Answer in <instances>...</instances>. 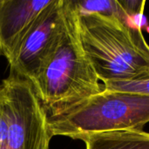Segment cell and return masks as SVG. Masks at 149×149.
Wrapping results in <instances>:
<instances>
[{
  "instance_id": "3957f363",
  "label": "cell",
  "mask_w": 149,
  "mask_h": 149,
  "mask_svg": "<svg viewBox=\"0 0 149 149\" xmlns=\"http://www.w3.org/2000/svg\"><path fill=\"white\" fill-rule=\"evenodd\" d=\"M48 117L53 136L80 140L90 134L142 130L149 122V95L107 90Z\"/></svg>"
},
{
  "instance_id": "30bf717a",
  "label": "cell",
  "mask_w": 149,
  "mask_h": 149,
  "mask_svg": "<svg viewBox=\"0 0 149 149\" xmlns=\"http://www.w3.org/2000/svg\"><path fill=\"white\" fill-rule=\"evenodd\" d=\"M120 3L127 16L131 17V15L138 13L140 9L143 8L145 1H120Z\"/></svg>"
},
{
  "instance_id": "9c48e42d",
  "label": "cell",
  "mask_w": 149,
  "mask_h": 149,
  "mask_svg": "<svg viewBox=\"0 0 149 149\" xmlns=\"http://www.w3.org/2000/svg\"><path fill=\"white\" fill-rule=\"evenodd\" d=\"M104 89L149 95V69L125 80L110 81L102 84Z\"/></svg>"
},
{
  "instance_id": "5b68a950",
  "label": "cell",
  "mask_w": 149,
  "mask_h": 149,
  "mask_svg": "<svg viewBox=\"0 0 149 149\" xmlns=\"http://www.w3.org/2000/svg\"><path fill=\"white\" fill-rule=\"evenodd\" d=\"M64 27V0H52L38 15L15 54L8 60L10 74L34 82L55 52Z\"/></svg>"
},
{
  "instance_id": "7a4b0ae2",
  "label": "cell",
  "mask_w": 149,
  "mask_h": 149,
  "mask_svg": "<svg viewBox=\"0 0 149 149\" xmlns=\"http://www.w3.org/2000/svg\"><path fill=\"white\" fill-rule=\"evenodd\" d=\"M78 13L82 45L102 84L149 69V45L140 26L115 16Z\"/></svg>"
},
{
  "instance_id": "52a82bcc",
  "label": "cell",
  "mask_w": 149,
  "mask_h": 149,
  "mask_svg": "<svg viewBox=\"0 0 149 149\" xmlns=\"http://www.w3.org/2000/svg\"><path fill=\"white\" fill-rule=\"evenodd\" d=\"M86 149H149V133L125 130L90 134L80 139Z\"/></svg>"
},
{
  "instance_id": "8992f818",
  "label": "cell",
  "mask_w": 149,
  "mask_h": 149,
  "mask_svg": "<svg viewBox=\"0 0 149 149\" xmlns=\"http://www.w3.org/2000/svg\"><path fill=\"white\" fill-rule=\"evenodd\" d=\"M52 0H0V57L10 60Z\"/></svg>"
},
{
  "instance_id": "6da1fadb",
  "label": "cell",
  "mask_w": 149,
  "mask_h": 149,
  "mask_svg": "<svg viewBox=\"0 0 149 149\" xmlns=\"http://www.w3.org/2000/svg\"><path fill=\"white\" fill-rule=\"evenodd\" d=\"M65 27L52 56L34 82L47 116L58 114L104 90L82 45L73 0H64Z\"/></svg>"
},
{
  "instance_id": "8fae6325",
  "label": "cell",
  "mask_w": 149,
  "mask_h": 149,
  "mask_svg": "<svg viewBox=\"0 0 149 149\" xmlns=\"http://www.w3.org/2000/svg\"><path fill=\"white\" fill-rule=\"evenodd\" d=\"M3 126V113H2V107H1V101H0V145H1V141H2Z\"/></svg>"
},
{
  "instance_id": "ba28073f",
  "label": "cell",
  "mask_w": 149,
  "mask_h": 149,
  "mask_svg": "<svg viewBox=\"0 0 149 149\" xmlns=\"http://www.w3.org/2000/svg\"><path fill=\"white\" fill-rule=\"evenodd\" d=\"M79 13H100L115 16L124 21L129 22L130 17L117 0H73Z\"/></svg>"
},
{
  "instance_id": "277c9868",
  "label": "cell",
  "mask_w": 149,
  "mask_h": 149,
  "mask_svg": "<svg viewBox=\"0 0 149 149\" xmlns=\"http://www.w3.org/2000/svg\"><path fill=\"white\" fill-rule=\"evenodd\" d=\"M3 126L0 149H49L47 113L33 86L13 74L0 83Z\"/></svg>"
}]
</instances>
